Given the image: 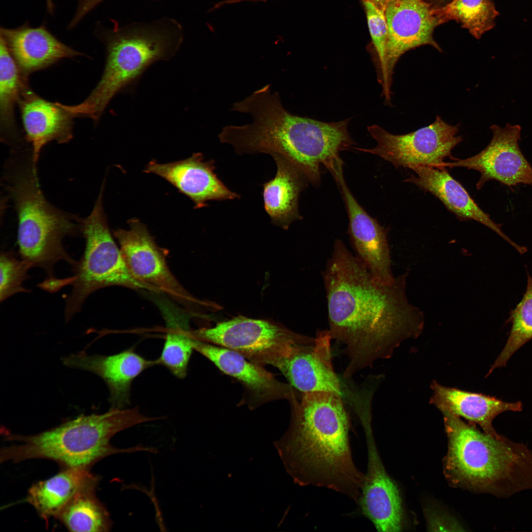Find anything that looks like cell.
Returning <instances> with one entry per match:
<instances>
[{"mask_svg": "<svg viewBox=\"0 0 532 532\" xmlns=\"http://www.w3.org/2000/svg\"><path fill=\"white\" fill-rule=\"evenodd\" d=\"M22 119L26 138L32 146L33 161L36 165L42 147L51 141L59 143L72 137V115L63 104L47 101L23 89L20 99Z\"/></svg>", "mask_w": 532, "mask_h": 532, "instance_id": "obj_22", "label": "cell"}, {"mask_svg": "<svg viewBox=\"0 0 532 532\" xmlns=\"http://www.w3.org/2000/svg\"><path fill=\"white\" fill-rule=\"evenodd\" d=\"M104 184L91 213L81 221L85 248L80 261L72 267L73 276L66 280L72 286L66 299V321L80 311L90 295L100 288L120 286L151 292L131 274L110 232L102 205Z\"/></svg>", "mask_w": 532, "mask_h": 532, "instance_id": "obj_8", "label": "cell"}, {"mask_svg": "<svg viewBox=\"0 0 532 532\" xmlns=\"http://www.w3.org/2000/svg\"><path fill=\"white\" fill-rule=\"evenodd\" d=\"M442 413L448 439L446 472L454 482L500 498L532 489V451L527 445Z\"/></svg>", "mask_w": 532, "mask_h": 532, "instance_id": "obj_4", "label": "cell"}, {"mask_svg": "<svg viewBox=\"0 0 532 532\" xmlns=\"http://www.w3.org/2000/svg\"><path fill=\"white\" fill-rule=\"evenodd\" d=\"M363 1H368L373 4L377 8L384 12L385 8L391 0H362Z\"/></svg>", "mask_w": 532, "mask_h": 532, "instance_id": "obj_34", "label": "cell"}, {"mask_svg": "<svg viewBox=\"0 0 532 532\" xmlns=\"http://www.w3.org/2000/svg\"><path fill=\"white\" fill-rule=\"evenodd\" d=\"M232 110L250 114L253 121L224 127L222 143L239 154L281 156L316 186L321 182V166L329 170L340 158V152L355 144L348 129L350 118L325 122L294 115L283 106L278 92L271 93L269 84L234 103Z\"/></svg>", "mask_w": 532, "mask_h": 532, "instance_id": "obj_2", "label": "cell"}, {"mask_svg": "<svg viewBox=\"0 0 532 532\" xmlns=\"http://www.w3.org/2000/svg\"><path fill=\"white\" fill-rule=\"evenodd\" d=\"M213 160L204 161L200 153L187 159L166 164L150 161L144 171L165 179L189 198L195 208L207 206L208 201L232 200L240 198L230 190L214 172Z\"/></svg>", "mask_w": 532, "mask_h": 532, "instance_id": "obj_18", "label": "cell"}, {"mask_svg": "<svg viewBox=\"0 0 532 532\" xmlns=\"http://www.w3.org/2000/svg\"><path fill=\"white\" fill-rule=\"evenodd\" d=\"M32 265L23 260L18 259L11 252H2L0 257V300L6 299L19 292H28L22 286L29 278L28 272Z\"/></svg>", "mask_w": 532, "mask_h": 532, "instance_id": "obj_31", "label": "cell"}, {"mask_svg": "<svg viewBox=\"0 0 532 532\" xmlns=\"http://www.w3.org/2000/svg\"><path fill=\"white\" fill-rule=\"evenodd\" d=\"M167 327L163 348L157 365L166 367L177 378L182 379L194 349L193 331L188 318L180 311L166 304L161 305Z\"/></svg>", "mask_w": 532, "mask_h": 532, "instance_id": "obj_26", "label": "cell"}, {"mask_svg": "<svg viewBox=\"0 0 532 532\" xmlns=\"http://www.w3.org/2000/svg\"><path fill=\"white\" fill-rule=\"evenodd\" d=\"M142 414L137 407H111L102 414L80 416L50 430L30 435L7 434V441L17 444L0 450V461L18 463L32 459H46L64 468H90L108 456L138 451L153 452V448L136 446L120 449L110 443L117 433L149 421L159 419Z\"/></svg>", "mask_w": 532, "mask_h": 532, "instance_id": "obj_5", "label": "cell"}, {"mask_svg": "<svg viewBox=\"0 0 532 532\" xmlns=\"http://www.w3.org/2000/svg\"><path fill=\"white\" fill-rule=\"evenodd\" d=\"M99 481L100 477L92 473L89 468H65L54 476L33 485L28 490L26 501L47 521L51 517L57 518L80 490Z\"/></svg>", "mask_w": 532, "mask_h": 532, "instance_id": "obj_25", "label": "cell"}, {"mask_svg": "<svg viewBox=\"0 0 532 532\" xmlns=\"http://www.w3.org/2000/svg\"><path fill=\"white\" fill-rule=\"evenodd\" d=\"M25 79L4 41L0 40V119L1 127L14 126V107L26 85Z\"/></svg>", "mask_w": 532, "mask_h": 532, "instance_id": "obj_30", "label": "cell"}, {"mask_svg": "<svg viewBox=\"0 0 532 532\" xmlns=\"http://www.w3.org/2000/svg\"><path fill=\"white\" fill-rule=\"evenodd\" d=\"M6 189L18 219L17 241L22 260L44 270L54 278L53 267L60 260L77 263L65 250L62 240L81 233V220L51 205L40 188L36 165L27 154L11 159L4 175Z\"/></svg>", "mask_w": 532, "mask_h": 532, "instance_id": "obj_6", "label": "cell"}, {"mask_svg": "<svg viewBox=\"0 0 532 532\" xmlns=\"http://www.w3.org/2000/svg\"><path fill=\"white\" fill-rule=\"evenodd\" d=\"M343 164L331 172L339 190L349 218L348 233L358 258L377 281L390 284L395 280L388 242V230L361 206L345 181Z\"/></svg>", "mask_w": 532, "mask_h": 532, "instance_id": "obj_13", "label": "cell"}, {"mask_svg": "<svg viewBox=\"0 0 532 532\" xmlns=\"http://www.w3.org/2000/svg\"><path fill=\"white\" fill-rule=\"evenodd\" d=\"M415 175L406 179L430 192L438 199L451 212L461 221L473 220L487 227L512 246L520 254L527 248L515 243L501 230V225L496 223L471 198L465 188L455 180L445 167L420 166L412 167Z\"/></svg>", "mask_w": 532, "mask_h": 532, "instance_id": "obj_20", "label": "cell"}, {"mask_svg": "<svg viewBox=\"0 0 532 532\" xmlns=\"http://www.w3.org/2000/svg\"><path fill=\"white\" fill-rule=\"evenodd\" d=\"M194 349L208 359L221 371L239 381L247 391L252 408L266 402L296 396L290 384L277 380L262 366L232 350L194 338Z\"/></svg>", "mask_w": 532, "mask_h": 532, "instance_id": "obj_16", "label": "cell"}, {"mask_svg": "<svg viewBox=\"0 0 532 532\" xmlns=\"http://www.w3.org/2000/svg\"><path fill=\"white\" fill-rule=\"evenodd\" d=\"M0 34L25 79L32 72L62 59L81 54L61 42L43 25L33 27L25 23L15 28L1 27Z\"/></svg>", "mask_w": 532, "mask_h": 532, "instance_id": "obj_21", "label": "cell"}, {"mask_svg": "<svg viewBox=\"0 0 532 532\" xmlns=\"http://www.w3.org/2000/svg\"><path fill=\"white\" fill-rule=\"evenodd\" d=\"M128 230L114 232L127 266L133 276L151 292L164 293L185 305L194 299L170 270L162 249L146 226L137 219L129 221Z\"/></svg>", "mask_w": 532, "mask_h": 532, "instance_id": "obj_11", "label": "cell"}, {"mask_svg": "<svg viewBox=\"0 0 532 532\" xmlns=\"http://www.w3.org/2000/svg\"><path fill=\"white\" fill-rule=\"evenodd\" d=\"M105 0H78L75 12L68 25V28L72 29L92 10Z\"/></svg>", "mask_w": 532, "mask_h": 532, "instance_id": "obj_32", "label": "cell"}, {"mask_svg": "<svg viewBox=\"0 0 532 532\" xmlns=\"http://www.w3.org/2000/svg\"><path fill=\"white\" fill-rule=\"evenodd\" d=\"M428 520L429 528H460V527H458L456 523H454L452 520H450L449 518L441 516L440 514L437 513L434 514L432 513V514L429 515Z\"/></svg>", "mask_w": 532, "mask_h": 532, "instance_id": "obj_33", "label": "cell"}, {"mask_svg": "<svg viewBox=\"0 0 532 532\" xmlns=\"http://www.w3.org/2000/svg\"><path fill=\"white\" fill-rule=\"evenodd\" d=\"M433 395L430 403L441 412H447L479 425L483 432L493 436L500 435L493 426V420L500 413L521 411L520 401L508 402L482 394L464 391L443 386L435 381L431 384Z\"/></svg>", "mask_w": 532, "mask_h": 532, "instance_id": "obj_23", "label": "cell"}, {"mask_svg": "<svg viewBox=\"0 0 532 532\" xmlns=\"http://www.w3.org/2000/svg\"><path fill=\"white\" fill-rule=\"evenodd\" d=\"M526 290L521 301L510 312L509 335L501 352L489 370L488 375L498 367L505 366L513 354L532 339V276L527 272Z\"/></svg>", "mask_w": 532, "mask_h": 532, "instance_id": "obj_29", "label": "cell"}, {"mask_svg": "<svg viewBox=\"0 0 532 532\" xmlns=\"http://www.w3.org/2000/svg\"><path fill=\"white\" fill-rule=\"evenodd\" d=\"M193 333L197 339L234 351L254 363L274 367L307 337L267 321L242 316Z\"/></svg>", "mask_w": 532, "mask_h": 532, "instance_id": "obj_9", "label": "cell"}, {"mask_svg": "<svg viewBox=\"0 0 532 532\" xmlns=\"http://www.w3.org/2000/svg\"><path fill=\"white\" fill-rule=\"evenodd\" d=\"M436 12L441 24L456 20L477 39L494 27L499 15L491 0H452L436 7Z\"/></svg>", "mask_w": 532, "mask_h": 532, "instance_id": "obj_28", "label": "cell"}, {"mask_svg": "<svg viewBox=\"0 0 532 532\" xmlns=\"http://www.w3.org/2000/svg\"><path fill=\"white\" fill-rule=\"evenodd\" d=\"M490 129L492 139L480 152L465 159L444 162L442 166L464 167L478 171L481 174L476 184L478 190L492 180L508 187L532 185V166L519 145L521 127L507 124L504 127L493 125Z\"/></svg>", "mask_w": 532, "mask_h": 532, "instance_id": "obj_12", "label": "cell"}, {"mask_svg": "<svg viewBox=\"0 0 532 532\" xmlns=\"http://www.w3.org/2000/svg\"><path fill=\"white\" fill-rule=\"evenodd\" d=\"M289 402V427L275 442L287 472L297 484L330 489L357 502L365 474L352 459L342 399L331 392H314Z\"/></svg>", "mask_w": 532, "mask_h": 532, "instance_id": "obj_3", "label": "cell"}, {"mask_svg": "<svg viewBox=\"0 0 532 532\" xmlns=\"http://www.w3.org/2000/svg\"><path fill=\"white\" fill-rule=\"evenodd\" d=\"M368 451L367 473L357 502L363 515L378 532H399L402 524L401 500L398 487L387 473L371 430L365 431Z\"/></svg>", "mask_w": 532, "mask_h": 532, "instance_id": "obj_17", "label": "cell"}, {"mask_svg": "<svg viewBox=\"0 0 532 532\" xmlns=\"http://www.w3.org/2000/svg\"><path fill=\"white\" fill-rule=\"evenodd\" d=\"M98 483L80 490L61 512L57 518L71 532H105L112 522L105 507L96 496Z\"/></svg>", "mask_w": 532, "mask_h": 532, "instance_id": "obj_27", "label": "cell"}, {"mask_svg": "<svg viewBox=\"0 0 532 532\" xmlns=\"http://www.w3.org/2000/svg\"><path fill=\"white\" fill-rule=\"evenodd\" d=\"M66 366L90 371L101 378L110 392L111 407L125 408L130 404L131 387L134 379L157 365L129 348L112 355H89L84 351L64 357Z\"/></svg>", "mask_w": 532, "mask_h": 532, "instance_id": "obj_19", "label": "cell"}, {"mask_svg": "<svg viewBox=\"0 0 532 532\" xmlns=\"http://www.w3.org/2000/svg\"><path fill=\"white\" fill-rule=\"evenodd\" d=\"M105 32L106 62L101 78L82 102L65 105L74 117L98 120L116 93L150 65L173 55L183 36L181 25L168 18L149 23L115 25Z\"/></svg>", "mask_w": 532, "mask_h": 532, "instance_id": "obj_7", "label": "cell"}, {"mask_svg": "<svg viewBox=\"0 0 532 532\" xmlns=\"http://www.w3.org/2000/svg\"><path fill=\"white\" fill-rule=\"evenodd\" d=\"M47 9L48 10H52L54 8V4L53 0H46Z\"/></svg>", "mask_w": 532, "mask_h": 532, "instance_id": "obj_37", "label": "cell"}, {"mask_svg": "<svg viewBox=\"0 0 532 532\" xmlns=\"http://www.w3.org/2000/svg\"><path fill=\"white\" fill-rule=\"evenodd\" d=\"M376 142L372 148L353 149L377 155L395 167L420 166L442 167L444 160L461 141L458 125H451L439 116L431 124L403 134H394L378 125L367 127Z\"/></svg>", "mask_w": 532, "mask_h": 532, "instance_id": "obj_10", "label": "cell"}, {"mask_svg": "<svg viewBox=\"0 0 532 532\" xmlns=\"http://www.w3.org/2000/svg\"><path fill=\"white\" fill-rule=\"evenodd\" d=\"M266 0H226L222 1L220 2H219V3H217L216 4H215V5L213 7V9L218 8L221 7V6H222V5H223L224 4L233 3H237V2H241V1H265Z\"/></svg>", "mask_w": 532, "mask_h": 532, "instance_id": "obj_35", "label": "cell"}, {"mask_svg": "<svg viewBox=\"0 0 532 532\" xmlns=\"http://www.w3.org/2000/svg\"><path fill=\"white\" fill-rule=\"evenodd\" d=\"M407 274L390 284L377 281L341 239L335 240L322 276L328 331L348 358L345 377L390 357L402 340L422 332L424 314L406 295Z\"/></svg>", "mask_w": 532, "mask_h": 532, "instance_id": "obj_1", "label": "cell"}, {"mask_svg": "<svg viewBox=\"0 0 532 532\" xmlns=\"http://www.w3.org/2000/svg\"><path fill=\"white\" fill-rule=\"evenodd\" d=\"M388 27L386 64L389 78L392 81L395 66L408 51L429 45L439 52L433 33L441 24L436 7L424 0H391L385 11Z\"/></svg>", "mask_w": 532, "mask_h": 532, "instance_id": "obj_14", "label": "cell"}, {"mask_svg": "<svg viewBox=\"0 0 532 532\" xmlns=\"http://www.w3.org/2000/svg\"><path fill=\"white\" fill-rule=\"evenodd\" d=\"M271 157L277 171L274 177L263 185L264 208L272 224L287 229L294 222L302 218L299 200L307 181L285 158L277 155Z\"/></svg>", "mask_w": 532, "mask_h": 532, "instance_id": "obj_24", "label": "cell"}, {"mask_svg": "<svg viewBox=\"0 0 532 532\" xmlns=\"http://www.w3.org/2000/svg\"><path fill=\"white\" fill-rule=\"evenodd\" d=\"M329 331L319 332L296 345L276 366L290 384L302 393L328 392L342 399L351 395L335 373L332 362Z\"/></svg>", "mask_w": 532, "mask_h": 532, "instance_id": "obj_15", "label": "cell"}, {"mask_svg": "<svg viewBox=\"0 0 532 532\" xmlns=\"http://www.w3.org/2000/svg\"><path fill=\"white\" fill-rule=\"evenodd\" d=\"M450 0H431V3L436 7H440L447 4Z\"/></svg>", "mask_w": 532, "mask_h": 532, "instance_id": "obj_36", "label": "cell"}]
</instances>
